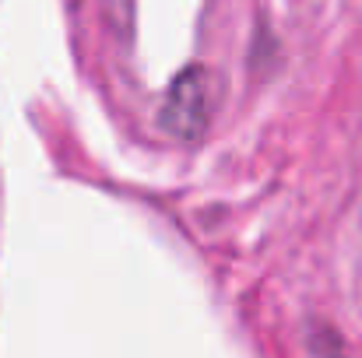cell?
<instances>
[{"label": "cell", "mask_w": 362, "mask_h": 358, "mask_svg": "<svg viewBox=\"0 0 362 358\" xmlns=\"http://www.w3.org/2000/svg\"><path fill=\"white\" fill-rule=\"evenodd\" d=\"M158 123L176 141H197L208 130V123H211V74L204 67H183L173 78V85L162 99Z\"/></svg>", "instance_id": "6da1fadb"}, {"label": "cell", "mask_w": 362, "mask_h": 358, "mask_svg": "<svg viewBox=\"0 0 362 358\" xmlns=\"http://www.w3.org/2000/svg\"><path fill=\"white\" fill-rule=\"evenodd\" d=\"M103 14H106L110 32H113L120 42H130V35H134V18H137V0H103Z\"/></svg>", "instance_id": "7a4b0ae2"}]
</instances>
